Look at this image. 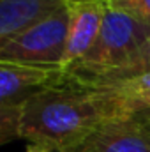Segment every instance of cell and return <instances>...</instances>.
Returning a JSON list of instances; mask_svg holds the SVG:
<instances>
[{"label": "cell", "instance_id": "1", "mask_svg": "<svg viewBox=\"0 0 150 152\" xmlns=\"http://www.w3.org/2000/svg\"><path fill=\"white\" fill-rule=\"evenodd\" d=\"M106 118L92 88L71 78L23 103L21 138L53 152H71Z\"/></svg>", "mask_w": 150, "mask_h": 152}, {"label": "cell", "instance_id": "2", "mask_svg": "<svg viewBox=\"0 0 150 152\" xmlns=\"http://www.w3.org/2000/svg\"><path fill=\"white\" fill-rule=\"evenodd\" d=\"M149 37L150 25L108 7L103 28L94 46L66 71L76 83L87 87L94 85L122 67Z\"/></svg>", "mask_w": 150, "mask_h": 152}, {"label": "cell", "instance_id": "3", "mask_svg": "<svg viewBox=\"0 0 150 152\" xmlns=\"http://www.w3.org/2000/svg\"><path fill=\"white\" fill-rule=\"evenodd\" d=\"M67 7L50 16L48 20L0 41V60L62 67L67 42Z\"/></svg>", "mask_w": 150, "mask_h": 152}, {"label": "cell", "instance_id": "4", "mask_svg": "<svg viewBox=\"0 0 150 152\" xmlns=\"http://www.w3.org/2000/svg\"><path fill=\"white\" fill-rule=\"evenodd\" d=\"M67 80L69 75L64 67L0 60V104H21L34 94Z\"/></svg>", "mask_w": 150, "mask_h": 152}, {"label": "cell", "instance_id": "5", "mask_svg": "<svg viewBox=\"0 0 150 152\" xmlns=\"http://www.w3.org/2000/svg\"><path fill=\"white\" fill-rule=\"evenodd\" d=\"M71 152H150V126L140 115L104 120Z\"/></svg>", "mask_w": 150, "mask_h": 152}, {"label": "cell", "instance_id": "6", "mask_svg": "<svg viewBox=\"0 0 150 152\" xmlns=\"http://www.w3.org/2000/svg\"><path fill=\"white\" fill-rule=\"evenodd\" d=\"M108 11L106 0H81L67 4V42L62 67L67 69L88 53L104 23Z\"/></svg>", "mask_w": 150, "mask_h": 152}, {"label": "cell", "instance_id": "7", "mask_svg": "<svg viewBox=\"0 0 150 152\" xmlns=\"http://www.w3.org/2000/svg\"><path fill=\"white\" fill-rule=\"evenodd\" d=\"M92 88L108 120L131 118L150 110V75Z\"/></svg>", "mask_w": 150, "mask_h": 152}, {"label": "cell", "instance_id": "8", "mask_svg": "<svg viewBox=\"0 0 150 152\" xmlns=\"http://www.w3.org/2000/svg\"><path fill=\"white\" fill-rule=\"evenodd\" d=\"M67 4L69 0H0V41L48 20Z\"/></svg>", "mask_w": 150, "mask_h": 152}, {"label": "cell", "instance_id": "9", "mask_svg": "<svg viewBox=\"0 0 150 152\" xmlns=\"http://www.w3.org/2000/svg\"><path fill=\"white\" fill-rule=\"evenodd\" d=\"M145 75H150V37L134 51V55L122 67H118L117 71L110 73L106 78H103L97 83L88 85V87H103V85H110V83L134 80V78H140V76H145Z\"/></svg>", "mask_w": 150, "mask_h": 152}, {"label": "cell", "instance_id": "10", "mask_svg": "<svg viewBox=\"0 0 150 152\" xmlns=\"http://www.w3.org/2000/svg\"><path fill=\"white\" fill-rule=\"evenodd\" d=\"M21 104H0V143L5 145L21 138Z\"/></svg>", "mask_w": 150, "mask_h": 152}, {"label": "cell", "instance_id": "11", "mask_svg": "<svg viewBox=\"0 0 150 152\" xmlns=\"http://www.w3.org/2000/svg\"><path fill=\"white\" fill-rule=\"evenodd\" d=\"M108 7L150 25V0H106Z\"/></svg>", "mask_w": 150, "mask_h": 152}, {"label": "cell", "instance_id": "12", "mask_svg": "<svg viewBox=\"0 0 150 152\" xmlns=\"http://www.w3.org/2000/svg\"><path fill=\"white\" fill-rule=\"evenodd\" d=\"M25 152H53V151H50L46 147H41V145H28Z\"/></svg>", "mask_w": 150, "mask_h": 152}, {"label": "cell", "instance_id": "13", "mask_svg": "<svg viewBox=\"0 0 150 152\" xmlns=\"http://www.w3.org/2000/svg\"><path fill=\"white\" fill-rule=\"evenodd\" d=\"M140 117H141V118H143V120H145V122H147V124L150 126V110L143 112V113H140Z\"/></svg>", "mask_w": 150, "mask_h": 152}, {"label": "cell", "instance_id": "14", "mask_svg": "<svg viewBox=\"0 0 150 152\" xmlns=\"http://www.w3.org/2000/svg\"><path fill=\"white\" fill-rule=\"evenodd\" d=\"M69 2H81V0H69Z\"/></svg>", "mask_w": 150, "mask_h": 152}]
</instances>
